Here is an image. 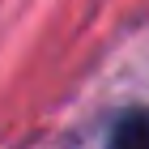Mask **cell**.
Wrapping results in <instances>:
<instances>
[{
	"label": "cell",
	"instance_id": "1",
	"mask_svg": "<svg viewBox=\"0 0 149 149\" xmlns=\"http://www.w3.org/2000/svg\"><path fill=\"white\" fill-rule=\"evenodd\" d=\"M111 149H149V111H128L111 132Z\"/></svg>",
	"mask_w": 149,
	"mask_h": 149
}]
</instances>
